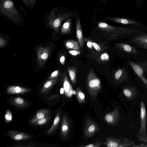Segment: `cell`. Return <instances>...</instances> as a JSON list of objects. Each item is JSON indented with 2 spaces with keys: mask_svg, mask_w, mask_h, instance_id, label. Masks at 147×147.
<instances>
[{
  "mask_svg": "<svg viewBox=\"0 0 147 147\" xmlns=\"http://www.w3.org/2000/svg\"><path fill=\"white\" fill-rule=\"evenodd\" d=\"M97 28L108 40L115 39L120 36L137 31L130 28L112 26L102 22H98Z\"/></svg>",
  "mask_w": 147,
  "mask_h": 147,
  "instance_id": "obj_1",
  "label": "cell"
},
{
  "mask_svg": "<svg viewBox=\"0 0 147 147\" xmlns=\"http://www.w3.org/2000/svg\"><path fill=\"white\" fill-rule=\"evenodd\" d=\"M0 13L14 22H18L21 20L20 15L11 0H0Z\"/></svg>",
  "mask_w": 147,
  "mask_h": 147,
  "instance_id": "obj_2",
  "label": "cell"
},
{
  "mask_svg": "<svg viewBox=\"0 0 147 147\" xmlns=\"http://www.w3.org/2000/svg\"><path fill=\"white\" fill-rule=\"evenodd\" d=\"M86 87L88 93L94 101L101 88L100 80L92 69L89 71L87 78Z\"/></svg>",
  "mask_w": 147,
  "mask_h": 147,
  "instance_id": "obj_3",
  "label": "cell"
},
{
  "mask_svg": "<svg viewBox=\"0 0 147 147\" xmlns=\"http://www.w3.org/2000/svg\"><path fill=\"white\" fill-rule=\"evenodd\" d=\"M73 16L72 13L70 12L59 14L57 16H55L53 10L50 13L49 18L48 24L56 32H58L63 21Z\"/></svg>",
  "mask_w": 147,
  "mask_h": 147,
  "instance_id": "obj_4",
  "label": "cell"
},
{
  "mask_svg": "<svg viewBox=\"0 0 147 147\" xmlns=\"http://www.w3.org/2000/svg\"><path fill=\"white\" fill-rule=\"evenodd\" d=\"M128 63L134 72L147 88V79L144 75L147 69V61L134 62L129 61Z\"/></svg>",
  "mask_w": 147,
  "mask_h": 147,
  "instance_id": "obj_5",
  "label": "cell"
},
{
  "mask_svg": "<svg viewBox=\"0 0 147 147\" xmlns=\"http://www.w3.org/2000/svg\"><path fill=\"white\" fill-rule=\"evenodd\" d=\"M146 112L145 105L143 101L140 104V127L138 138L141 140L147 141V136L146 133Z\"/></svg>",
  "mask_w": 147,
  "mask_h": 147,
  "instance_id": "obj_6",
  "label": "cell"
},
{
  "mask_svg": "<svg viewBox=\"0 0 147 147\" xmlns=\"http://www.w3.org/2000/svg\"><path fill=\"white\" fill-rule=\"evenodd\" d=\"M84 126V136L86 138L92 137L100 129L97 124L90 117L86 119Z\"/></svg>",
  "mask_w": 147,
  "mask_h": 147,
  "instance_id": "obj_7",
  "label": "cell"
},
{
  "mask_svg": "<svg viewBox=\"0 0 147 147\" xmlns=\"http://www.w3.org/2000/svg\"><path fill=\"white\" fill-rule=\"evenodd\" d=\"M51 46H40L37 50V60L39 65H43L50 54Z\"/></svg>",
  "mask_w": 147,
  "mask_h": 147,
  "instance_id": "obj_8",
  "label": "cell"
},
{
  "mask_svg": "<svg viewBox=\"0 0 147 147\" xmlns=\"http://www.w3.org/2000/svg\"><path fill=\"white\" fill-rule=\"evenodd\" d=\"M119 117V110L117 108H116L112 112L106 113L104 116V119L107 124L114 125L118 123Z\"/></svg>",
  "mask_w": 147,
  "mask_h": 147,
  "instance_id": "obj_9",
  "label": "cell"
},
{
  "mask_svg": "<svg viewBox=\"0 0 147 147\" xmlns=\"http://www.w3.org/2000/svg\"><path fill=\"white\" fill-rule=\"evenodd\" d=\"M70 129L69 121L66 115L63 116L61 125L60 131L61 136L63 139L66 138L69 135Z\"/></svg>",
  "mask_w": 147,
  "mask_h": 147,
  "instance_id": "obj_10",
  "label": "cell"
},
{
  "mask_svg": "<svg viewBox=\"0 0 147 147\" xmlns=\"http://www.w3.org/2000/svg\"><path fill=\"white\" fill-rule=\"evenodd\" d=\"M106 141L104 145L108 147H124V140L123 138L117 139L112 136L104 138Z\"/></svg>",
  "mask_w": 147,
  "mask_h": 147,
  "instance_id": "obj_11",
  "label": "cell"
},
{
  "mask_svg": "<svg viewBox=\"0 0 147 147\" xmlns=\"http://www.w3.org/2000/svg\"><path fill=\"white\" fill-rule=\"evenodd\" d=\"M7 135L12 140L16 141L26 140L31 138L32 137L28 134L15 130L8 131Z\"/></svg>",
  "mask_w": 147,
  "mask_h": 147,
  "instance_id": "obj_12",
  "label": "cell"
},
{
  "mask_svg": "<svg viewBox=\"0 0 147 147\" xmlns=\"http://www.w3.org/2000/svg\"><path fill=\"white\" fill-rule=\"evenodd\" d=\"M131 41L140 47L147 49V34L137 35L131 38Z\"/></svg>",
  "mask_w": 147,
  "mask_h": 147,
  "instance_id": "obj_13",
  "label": "cell"
},
{
  "mask_svg": "<svg viewBox=\"0 0 147 147\" xmlns=\"http://www.w3.org/2000/svg\"><path fill=\"white\" fill-rule=\"evenodd\" d=\"M104 19L106 20H110L123 24H130L136 26H139L140 25V24L137 21L127 18L109 17L105 18Z\"/></svg>",
  "mask_w": 147,
  "mask_h": 147,
  "instance_id": "obj_14",
  "label": "cell"
},
{
  "mask_svg": "<svg viewBox=\"0 0 147 147\" xmlns=\"http://www.w3.org/2000/svg\"><path fill=\"white\" fill-rule=\"evenodd\" d=\"M116 46L120 50L126 53L132 54L139 53V51L134 47L125 43H117Z\"/></svg>",
  "mask_w": 147,
  "mask_h": 147,
  "instance_id": "obj_15",
  "label": "cell"
},
{
  "mask_svg": "<svg viewBox=\"0 0 147 147\" xmlns=\"http://www.w3.org/2000/svg\"><path fill=\"white\" fill-rule=\"evenodd\" d=\"M76 36L78 42L82 49L85 42L80 18L78 17L76 21Z\"/></svg>",
  "mask_w": 147,
  "mask_h": 147,
  "instance_id": "obj_16",
  "label": "cell"
},
{
  "mask_svg": "<svg viewBox=\"0 0 147 147\" xmlns=\"http://www.w3.org/2000/svg\"><path fill=\"white\" fill-rule=\"evenodd\" d=\"M114 78L117 83H121L127 81L128 79V75L126 70L123 68L117 69L115 72Z\"/></svg>",
  "mask_w": 147,
  "mask_h": 147,
  "instance_id": "obj_17",
  "label": "cell"
},
{
  "mask_svg": "<svg viewBox=\"0 0 147 147\" xmlns=\"http://www.w3.org/2000/svg\"><path fill=\"white\" fill-rule=\"evenodd\" d=\"M62 113L61 111L58 110L55 117L53 123L50 128L47 132V134H49L53 133L59 125Z\"/></svg>",
  "mask_w": 147,
  "mask_h": 147,
  "instance_id": "obj_18",
  "label": "cell"
},
{
  "mask_svg": "<svg viewBox=\"0 0 147 147\" xmlns=\"http://www.w3.org/2000/svg\"><path fill=\"white\" fill-rule=\"evenodd\" d=\"M29 89L18 86H11L9 87L7 90V92L9 94H22L29 92Z\"/></svg>",
  "mask_w": 147,
  "mask_h": 147,
  "instance_id": "obj_19",
  "label": "cell"
},
{
  "mask_svg": "<svg viewBox=\"0 0 147 147\" xmlns=\"http://www.w3.org/2000/svg\"><path fill=\"white\" fill-rule=\"evenodd\" d=\"M50 114H51V113L49 110L42 109L38 111L30 120V124L34 125L38 120Z\"/></svg>",
  "mask_w": 147,
  "mask_h": 147,
  "instance_id": "obj_20",
  "label": "cell"
},
{
  "mask_svg": "<svg viewBox=\"0 0 147 147\" xmlns=\"http://www.w3.org/2000/svg\"><path fill=\"white\" fill-rule=\"evenodd\" d=\"M72 20L69 18L67 19L63 24L61 29V32L63 34H68L70 33L71 29Z\"/></svg>",
  "mask_w": 147,
  "mask_h": 147,
  "instance_id": "obj_21",
  "label": "cell"
},
{
  "mask_svg": "<svg viewBox=\"0 0 147 147\" xmlns=\"http://www.w3.org/2000/svg\"><path fill=\"white\" fill-rule=\"evenodd\" d=\"M66 48L69 49H74L79 50L81 47L78 42L75 40H70L66 41L65 42Z\"/></svg>",
  "mask_w": 147,
  "mask_h": 147,
  "instance_id": "obj_22",
  "label": "cell"
},
{
  "mask_svg": "<svg viewBox=\"0 0 147 147\" xmlns=\"http://www.w3.org/2000/svg\"><path fill=\"white\" fill-rule=\"evenodd\" d=\"M11 104L18 107H23L28 105V102L23 98L17 97L12 98L11 100Z\"/></svg>",
  "mask_w": 147,
  "mask_h": 147,
  "instance_id": "obj_23",
  "label": "cell"
},
{
  "mask_svg": "<svg viewBox=\"0 0 147 147\" xmlns=\"http://www.w3.org/2000/svg\"><path fill=\"white\" fill-rule=\"evenodd\" d=\"M57 81V80L56 79L49 80L47 81L44 84L41 92L42 93H45L48 91L56 83Z\"/></svg>",
  "mask_w": 147,
  "mask_h": 147,
  "instance_id": "obj_24",
  "label": "cell"
},
{
  "mask_svg": "<svg viewBox=\"0 0 147 147\" xmlns=\"http://www.w3.org/2000/svg\"><path fill=\"white\" fill-rule=\"evenodd\" d=\"M63 86L66 95L67 93H71L72 91V88L66 75L64 78Z\"/></svg>",
  "mask_w": 147,
  "mask_h": 147,
  "instance_id": "obj_25",
  "label": "cell"
},
{
  "mask_svg": "<svg viewBox=\"0 0 147 147\" xmlns=\"http://www.w3.org/2000/svg\"><path fill=\"white\" fill-rule=\"evenodd\" d=\"M76 95L77 99L79 102L82 103L85 102L84 94L79 87L77 88Z\"/></svg>",
  "mask_w": 147,
  "mask_h": 147,
  "instance_id": "obj_26",
  "label": "cell"
},
{
  "mask_svg": "<svg viewBox=\"0 0 147 147\" xmlns=\"http://www.w3.org/2000/svg\"><path fill=\"white\" fill-rule=\"evenodd\" d=\"M70 80L73 84L76 83V69L73 67H69L67 69Z\"/></svg>",
  "mask_w": 147,
  "mask_h": 147,
  "instance_id": "obj_27",
  "label": "cell"
},
{
  "mask_svg": "<svg viewBox=\"0 0 147 147\" xmlns=\"http://www.w3.org/2000/svg\"><path fill=\"white\" fill-rule=\"evenodd\" d=\"M51 117V114L46 116L38 120L34 125H41L45 124L49 120Z\"/></svg>",
  "mask_w": 147,
  "mask_h": 147,
  "instance_id": "obj_28",
  "label": "cell"
},
{
  "mask_svg": "<svg viewBox=\"0 0 147 147\" xmlns=\"http://www.w3.org/2000/svg\"><path fill=\"white\" fill-rule=\"evenodd\" d=\"M133 90V88L128 87L125 88L123 90V93L124 95L127 98H130L132 94Z\"/></svg>",
  "mask_w": 147,
  "mask_h": 147,
  "instance_id": "obj_29",
  "label": "cell"
},
{
  "mask_svg": "<svg viewBox=\"0 0 147 147\" xmlns=\"http://www.w3.org/2000/svg\"><path fill=\"white\" fill-rule=\"evenodd\" d=\"M101 138L98 139L97 141L94 143H92L87 145L85 146H81L80 147H99L104 145V142H101L99 141Z\"/></svg>",
  "mask_w": 147,
  "mask_h": 147,
  "instance_id": "obj_30",
  "label": "cell"
},
{
  "mask_svg": "<svg viewBox=\"0 0 147 147\" xmlns=\"http://www.w3.org/2000/svg\"><path fill=\"white\" fill-rule=\"evenodd\" d=\"M5 121L7 123L11 121L12 119V115L9 109L6 111L5 116Z\"/></svg>",
  "mask_w": 147,
  "mask_h": 147,
  "instance_id": "obj_31",
  "label": "cell"
},
{
  "mask_svg": "<svg viewBox=\"0 0 147 147\" xmlns=\"http://www.w3.org/2000/svg\"><path fill=\"white\" fill-rule=\"evenodd\" d=\"M68 53L73 56H76L80 54L81 52L79 50L71 49L68 51Z\"/></svg>",
  "mask_w": 147,
  "mask_h": 147,
  "instance_id": "obj_32",
  "label": "cell"
},
{
  "mask_svg": "<svg viewBox=\"0 0 147 147\" xmlns=\"http://www.w3.org/2000/svg\"><path fill=\"white\" fill-rule=\"evenodd\" d=\"M100 59L103 61H108L109 59L108 54L105 53H102L100 57Z\"/></svg>",
  "mask_w": 147,
  "mask_h": 147,
  "instance_id": "obj_33",
  "label": "cell"
},
{
  "mask_svg": "<svg viewBox=\"0 0 147 147\" xmlns=\"http://www.w3.org/2000/svg\"><path fill=\"white\" fill-rule=\"evenodd\" d=\"M59 73V70H57L53 72L51 74L49 78V80L55 79L57 77Z\"/></svg>",
  "mask_w": 147,
  "mask_h": 147,
  "instance_id": "obj_34",
  "label": "cell"
},
{
  "mask_svg": "<svg viewBox=\"0 0 147 147\" xmlns=\"http://www.w3.org/2000/svg\"><path fill=\"white\" fill-rule=\"evenodd\" d=\"M92 42L93 47L97 51L100 52L101 50V48L99 45L94 41H92Z\"/></svg>",
  "mask_w": 147,
  "mask_h": 147,
  "instance_id": "obj_35",
  "label": "cell"
},
{
  "mask_svg": "<svg viewBox=\"0 0 147 147\" xmlns=\"http://www.w3.org/2000/svg\"><path fill=\"white\" fill-rule=\"evenodd\" d=\"M85 40L87 42V45L90 49L92 48L93 47L92 41L85 38Z\"/></svg>",
  "mask_w": 147,
  "mask_h": 147,
  "instance_id": "obj_36",
  "label": "cell"
},
{
  "mask_svg": "<svg viewBox=\"0 0 147 147\" xmlns=\"http://www.w3.org/2000/svg\"><path fill=\"white\" fill-rule=\"evenodd\" d=\"M6 44V42L3 38L1 37L0 38V47H1L5 45Z\"/></svg>",
  "mask_w": 147,
  "mask_h": 147,
  "instance_id": "obj_37",
  "label": "cell"
},
{
  "mask_svg": "<svg viewBox=\"0 0 147 147\" xmlns=\"http://www.w3.org/2000/svg\"><path fill=\"white\" fill-rule=\"evenodd\" d=\"M65 58L64 55L61 56L60 58V61L61 64L63 65H64L65 63Z\"/></svg>",
  "mask_w": 147,
  "mask_h": 147,
  "instance_id": "obj_38",
  "label": "cell"
},
{
  "mask_svg": "<svg viewBox=\"0 0 147 147\" xmlns=\"http://www.w3.org/2000/svg\"><path fill=\"white\" fill-rule=\"evenodd\" d=\"M107 1L108 0H100L98 5H99L102 4L104 5H105L107 3Z\"/></svg>",
  "mask_w": 147,
  "mask_h": 147,
  "instance_id": "obj_39",
  "label": "cell"
},
{
  "mask_svg": "<svg viewBox=\"0 0 147 147\" xmlns=\"http://www.w3.org/2000/svg\"><path fill=\"white\" fill-rule=\"evenodd\" d=\"M36 0H30L29 3L32 5H33L35 3Z\"/></svg>",
  "mask_w": 147,
  "mask_h": 147,
  "instance_id": "obj_40",
  "label": "cell"
},
{
  "mask_svg": "<svg viewBox=\"0 0 147 147\" xmlns=\"http://www.w3.org/2000/svg\"><path fill=\"white\" fill-rule=\"evenodd\" d=\"M65 90L64 88H61L60 90V93L61 94H63Z\"/></svg>",
  "mask_w": 147,
  "mask_h": 147,
  "instance_id": "obj_41",
  "label": "cell"
},
{
  "mask_svg": "<svg viewBox=\"0 0 147 147\" xmlns=\"http://www.w3.org/2000/svg\"><path fill=\"white\" fill-rule=\"evenodd\" d=\"M26 2V3L27 4L28 6H29V3L30 0H25Z\"/></svg>",
  "mask_w": 147,
  "mask_h": 147,
  "instance_id": "obj_42",
  "label": "cell"
},
{
  "mask_svg": "<svg viewBox=\"0 0 147 147\" xmlns=\"http://www.w3.org/2000/svg\"><path fill=\"white\" fill-rule=\"evenodd\" d=\"M24 2L25 3V0H23Z\"/></svg>",
  "mask_w": 147,
  "mask_h": 147,
  "instance_id": "obj_43",
  "label": "cell"
},
{
  "mask_svg": "<svg viewBox=\"0 0 147 147\" xmlns=\"http://www.w3.org/2000/svg\"><path fill=\"white\" fill-rule=\"evenodd\" d=\"M146 50H147V49H146Z\"/></svg>",
  "mask_w": 147,
  "mask_h": 147,
  "instance_id": "obj_44",
  "label": "cell"
}]
</instances>
